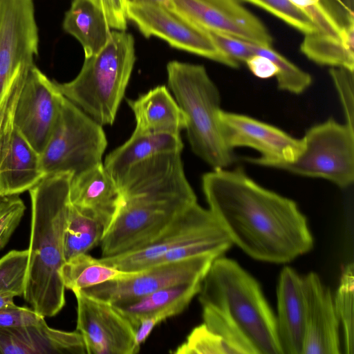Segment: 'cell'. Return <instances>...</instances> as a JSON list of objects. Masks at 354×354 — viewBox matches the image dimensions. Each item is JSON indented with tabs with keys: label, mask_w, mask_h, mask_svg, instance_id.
<instances>
[{
	"label": "cell",
	"mask_w": 354,
	"mask_h": 354,
	"mask_svg": "<svg viewBox=\"0 0 354 354\" xmlns=\"http://www.w3.org/2000/svg\"><path fill=\"white\" fill-rule=\"evenodd\" d=\"M202 187L232 244L252 259L286 263L313 249L308 219L297 204L261 187L243 169H213L203 176Z\"/></svg>",
	"instance_id": "1"
},
{
	"label": "cell",
	"mask_w": 354,
	"mask_h": 354,
	"mask_svg": "<svg viewBox=\"0 0 354 354\" xmlns=\"http://www.w3.org/2000/svg\"><path fill=\"white\" fill-rule=\"evenodd\" d=\"M72 177L71 173L47 175L28 190L30 231L23 297L44 317L55 316L66 304L59 272L66 261L64 237Z\"/></svg>",
	"instance_id": "2"
},
{
	"label": "cell",
	"mask_w": 354,
	"mask_h": 354,
	"mask_svg": "<svg viewBox=\"0 0 354 354\" xmlns=\"http://www.w3.org/2000/svg\"><path fill=\"white\" fill-rule=\"evenodd\" d=\"M202 305L225 311L253 345L257 354H283L276 315L259 281L236 261L216 258L198 293Z\"/></svg>",
	"instance_id": "3"
},
{
	"label": "cell",
	"mask_w": 354,
	"mask_h": 354,
	"mask_svg": "<svg viewBox=\"0 0 354 354\" xmlns=\"http://www.w3.org/2000/svg\"><path fill=\"white\" fill-rule=\"evenodd\" d=\"M136 62L132 35L114 30L102 49L85 58L71 81L55 82L59 91L97 123L111 125L124 96Z\"/></svg>",
	"instance_id": "4"
},
{
	"label": "cell",
	"mask_w": 354,
	"mask_h": 354,
	"mask_svg": "<svg viewBox=\"0 0 354 354\" xmlns=\"http://www.w3.org/2000/svg\"><path fill=\"white\" fill-rule=\"evenodd\" d=\"M167 73L168 86L187 116L185 129L192 151L213 169L227 168L234 156L221 133L220 93L205 68L171 61Z\"/></svg>",
	"instance_id": "5"
},
{
	"label": "cell",
	"mask_w": 354,
	"mask_h": 354,
	"mask_svg": "<svg viewBox=\"0 0 354 354\" xmlns=\"http://www.w3.org/2000/svg\"><path fill=\"white\" fill-rule=\"evenodd\" d=\"M196 203L195 194L152 192L123 198L122 205L100 243L101 257L143 247Z\"/></svg>",
	"instance_id": "6"
},
{
	"label": "cell",
	"mask_w": 354,
	"mask_h": 354,
	"mask_svg": "<svg viewBox=\"0 0 354 354\" xmlns=\"http://www.w3.org/2000/svg\"><path fill=\"white\" fill-rule=\"evenodd\" d=\"M106 146L102 126L64 96L55 129L41 154L44 172L80 174L102 163Z\"/></svg>",
	"instance_id": "7"
},
{
	"label": "cell",
	"mask_w": 354,
	"mask_h": 354,
	"mask_svg": "<svg viewBox=\"0 0 354 354\" xmlns=\"http://www.w3.org/2000/svg\"><path fill=\"white\" fill-rule=\"evenodd\" d=\"M304 149L292 162L277 168L328 180L341 188L354 180V129L333 118L310 127L302 138Z\"/></svg>",
	"instance_id": "8"
},
{
	"label": "cell",
	"mask_w": 354,
	"mask_h": 354,
	"mask_svg": "<svg viewBox=\"0 0 354 354\" xmlns=\"http://www.w3.org/2000/svg\"><path fill=\"white\" fill-rule=\"evenodd\" d=\"M201 242L214 243L228 249L233 245L211 211L196 203L143 247L99 260L122 271L139 272L156 265L171 250Z\"/></svg>",
	"instance_id": "9"
},
{
	"label": "cell",
	"mask_w": 354,
	"mask_h": 354,
	"mask_svg": "<svg viewBox=\"0 0 354 354\" xmlns=\"http://www.w3.org/2000/svg\"><path fill=\"white\" fill-rule=\"evenodd\" d=\"M39 36L32 0H0V107L17 77L34 65Z\"/></svg>",
	"instance_id": "10"
},
{
	"label": "cell",
	"mask_w": 354,
	"mask_h": 354,
	"mask_svg": "<svg viewBox=\"0 0 354 354\" xmlns=\"http://www.w3.org/2000/svg\"><path fill=\"white\" fill-rule=\"evenodd\" d=\"M221 256L207 253L153 265L131 277L108 281L82 291L113 305L127 303L166 287L203 281L212 262Z\"/></svg>",
	"instance_id": "11"
},
{
	"label": "cell",
	"mask_w": 354,
	"mask_h": 354,
	"mask_svg": "<svg viewBox=\"0 0 354 354\" xmlns=\"http://www.w3.org/2000/svg\"><path fill=\"white\" fill-rule=\"evenodd\" d=\"M127 17L147 38L158 37L171 46L231 68L239 64L221 52L207 31L163 6L127 3Z\"/></svg>",
	"instance_id": "12"
},
{
	"label": "cell",
	"mask_w": 354,
	"mask_h": 354,
	"mask_svg": "<svg viewBox=\"0 0 354 354\" xmlns=\"http://www.w3.org/2000/svg\"><path fill=\"white\" fill-rule=\"evenodd\" d=\"M64 95L37 66L28 71L15 106L13 124L40 155L57 123Z\"/></svg>",
	"instance_id": "13"
},
{
	"label": "cell",
	"mask_w": 354,
	"mask_h": 354,
	"mask_svg": "<svg viewBox=\"0 0 354 354\" xmlns=\"http://www.w3.org/2000/svg\"><path fill=\"white\" fill-rule=\"evenodd\" d=\"M77 300V326L86 354H136V328L112 304L73 292Z\"/></svg>",
	"instance_id": "14"
},
{
	"label": "cell",
	"mask_w": 354,
	"mask_h": 354,
	"mask_svg": "<svg viewBox=\"0 0 354 354\" xmlns=\"http://www.w3.org/2000/svg\"><path fill=\"white\" fill-rule=\"evenodd\" d=\"M220 121L223 140L230 149L248 147L261 153L260 157L246 158L253 164L277 168L294 162L304 149L302 138H293L276 127L245 115L222 110Z\"/></svg>",
	"instance_id": "15"
},
{
	"label": "cell",
	"mask_w": 354,
	"mask_h": 354,
	"mask_svg": "<svg viewBox=\"0 0 354 354\" xmlns=\"http://www.w3.org/2000/svg\"><path fill=\"white\" fill-rule=\"evenodd\" d=\"M168 8L205 30L265 47L272 46L266 27L239 0H170Z\"/></svg>",
	"instance_id": "16"
},
{
	"label": "cell",
	"mask_w": 354,
	"mask_h": 354,
	"mask_svg": "<svg viewBox=\"0 0 354 354\" xmlns=\"http://www.w3.org/2000/svg\"><path fill=\"white\" fill-rule=\"evenodd\" d=\"M306 302V329L302 354H339V322L333 295L319 276L303 277Z\"/></svg>",
	"instance_id": "17"
},
{
	"label": "cell",
	"mask_w": 354,
	"mask_h": 354,
	"mask_svg": "<svg viewBox=\"0 0 354 354\" xmlns=\"http://www.w3.org/2000/svg\"><path fill=\"white\" fill-rule=\"evenodd\" d=\"M123 198L151 192L194 193L181 152L158 154L131 167L117 181Z\"/></svg>",
	"instance_id": "18"
},
{
	"label": "cell",
	"mask_w": 354,
	"mask_h": 354,
	"mask_svg": "<svg viewBox=\"0 0 354 354\" xmlns=\"http://www.w3.org/2000/svg\"><path fill=\"white\" fill-rule=\"evenodd\" d=\"M45 176L41 155L14 125L0 135V197L28 191Z\"/></svg>",
	"instance_id": "19"
},
{
	"label": "cell",
	"mask_w": 354,
	"mask_h": 354,
	"mask_svg": "<svg viewBox=\"0 0 354 354\" xmlns=\"http://www.w3.org/2000/svg\"><path fill=\"white\" fill-rule=\"evenodd\" d=\"M69 196L73 206L98 220L106 232L123 204L120 188L103 163L73 176Z\"/></svg>",
	"instance_id": "20"
},
{
	"label": "cell",
	"mask_w": 354,
	"mask_h": 354,
	"mask_svg": "<svg viewBox=\"0 0 354 354\" xmlns=\"http://www.w3.org/2000/svg\"><path fill=\"white\" fill-rule=\"evenodd\" d=\"M78 331L50 327L44 318L36 324L0 328V354H85Z\"/></svg>",
	"instance_id": "21"
},
{
	"label": "cell",
	"mask_w": 354,
	"mask_h": 354,
	"mask_svg": "<svg viewBox=\"0 0 354 354\" xmlns=\"http://www.w3.org/2000/svg\"><path fill=\"white\" fill-rule=\"evenodd\" d=\"M278 336L283 354H302L305 337L306 302L303 277L291 267L280 272L277 287Z\"/></svg>",
	"instance_id": "22"
},
{
	"label": "cell",
	"mask_w": 354,
	"mask_h": 354,
	"mask_svg": "<svg viewBox=\"0 0 354 354\" xmlns=\"http://www.w3.org/2000/svg\"><path fill=\"white\" fill-rule=\"evenodd\" d=\"M136 122L133 132L180 134L187 116L165 85L127 100Z\"/></svg>",
	"instance_id": "23"
},
{
	"label": "cell",
	"mask_w": 354,
	"mask_h": 354,
	"mask_svg": "<svg viewBox=\"0 0 354 354\" xmlns=\"http://www.w3.org/2000/svg\"><path fill=\"white\" fill-rule=\"evenodd\" d=\"M180 134L136 133L105 158L104 166L117 181L132 166L152 156L172 152H182Z\"/></svg>",
	"instance_id": "24"
},
{
	"label": "cell",
	"mask_w": 354,
	"mask_h": 354,
	"mask_svg": "<svg viewBox=\"0 0 354 354\" xmlns=\"http://www.w3.org/2000/svg\"><path fill=\"white\" fill-rule=\"evenodd\" d=\"M63 28L81 44L85 58L100 52L111 35L104 14L91 0H73Z\"/></svg>",
	"instance_id": "25"
},
{
	"label": "cell",
	"mask_w": 354,
	"mask_h": 354,
	"mask_svg": "<svg viewBox=\"0 0 354 354\" xmlns=\"http://www.w3.org/2000/svg\"><path fill=\"white\" fill-rule=\"evenodd\" d=\"M202 281L166 287L133 301L114 305L136 329L140 321L152 314L174 306L186 308L198 295Z\"/></svg>",
	"instance_id": "26"
},
{
	"label": "cell",
	"mask_w": 354,
	"mask_h": 354,
	"mask_svg": "<svg viewBox=\"0 0 354 354\" xmlns=\"http://www.w3.org/2000/svg\"><path fill=\"white\" fill-rule=\"evenodd\" d=\"M300 49L317 64L354 71V26L344 30L341 37L319 32L305 35Z\"/></svg>",
	"instance_id": "27"
},
{
	"label": "cell",
	"mask_w": 354,
	"mask_h": 354,
	"mask_svg": "<svg viewBox=\"0 0 354 354\" xmlns=\"http://www.w3.org/2000/svg\"><path fill=\"white\" fill-rule=\"evenodd\" d=\"M137 272L118 270L85 253L66 261L59 274L65 288L74 292L108 281L125 279Z\"/></svg>",
	"instance_id": "28"
},
{
	"label": "cell",
	"mask_w": 354,
	"mask_h": 354,
	"mask_svg": "<svg viewBox=\"0 0 354 354\" xmlns=\"http://www.w3.org/2000/svg\"><path fill=\"white\" fill-rule=\"evenodd\" d=\"M105 233L104 227L98 220L71 203L64 237L66 261L87 253L101 243Z\"/></svg>",
	"instance_id": "29"
},
{
	"label": "cell",
	"mask_w": 354,
	"mask_h": 354,
	"mask_svg": "<svg viewBox=\"0 0 354 354\" xmlns=\"http://www.w3.org/2000/svg\"><path fill=\"white\" fill-rule=\"evenodd\" d=\"M203 324L219 336L226 354H257L241 328L223 310L211 305H202Z\"/></svg>",
	"instance_id": "30"
},
{
	"label": "cell",
	"mask_w": 354,
	"mask_h": 354,
	"mask_svg": "<svg viewBox=\"0 0 354 354\" xmlns=\"http://www.w3.org/2000/svg\"><path fill=\"white\" fill-rule=\"evenodd\" d=\"M334 306L343 331L346 354L354 353V266L346 264L342 272L338 288L333 295Z\"/></svg>",
	"instance_id": "31"
},
{
	"label": "cell",
	"mask_w": 354,
	"mask_h": 354,
	"mask_svg": "<svg viewBox=\"0 0 354 354\" xmlns=\"http://www.w3.org/2000/svg\"><path fill=\"white\" fill-rule=\"evenodd\" d=\"M249 45L254 55L268 58L278 67L279 73L275 77L279 89L299 95L310 87L313 80L309 73L298 68L271 47H265L251 42H249Z\"/></svg>",
	"instance_id": "32"
},
{
	"label": "cell",
	"mask_w": 354,
	"mask_h": 354,
	"mask_svg": "<svg viewBox=\"0 0 354 354\" xmlns=\"http://www.w3.org/2000/svg\"><path fill=\"white\" fill-rule=\"evenodd\" d=\"M28 250H11L0 259V295H24Z\"/></svg>",
	"instance_id": "33"
},
{
	"label": "cell",
	"mask_w": 354,
	"mask_h": 354,
	"mask_svg": "<svg viewBox=\"0 0 354 354\" xmlns=\"http://www.w3.org/2000/svg\"><path fill=\"white\" fill-rule=\"evenodd\" d=\"M266 10L305 35L319 32L309 17L289 0H243Z\"/></svg>",
	"instance_id": "34"
},
{
	"label": "cell",
	"mask_w": 354,
	"mask_h": 354,
	"mask_svg": "<svg viewBox=\"0 0 354 354\" xmlns=\"http://www.w3.org/2000/svg\"><path fill=\"white\" fill-rule=\"evenodd\" d=\"M174 354H226L221 338L205 324L196 326Z\"/></svg>",
	"instance_id": "35"
},
{
	"label": "cell",
	"mask_w": 354,
	"mask_h": 354,
	"mask_svg": "<svg viewBox=\"0 0 354 354\" xmlns=\"http://www.w3.org/2000/svg\"><path fill=\"white\" fill-rule=\"evenodd\" d=\"M25 210L26 205L19 195L0 197V250L19 225Z\"/></svg>",
	"instance_id": "36"
},
{
	"label": "cell",
	"mask_w": 354,
	"mask_h": 354,
	"mask_svg": "<svg viewBox=\"0 0 354 354\" xmlns=\"http://www.w3.org/2000/svg\"><path fill=\"white\" fill-rule=\"evenodd\" d=\"M329 73L342 104L346 123L354 129L353 71L342 67H332Z\"/></svg>",
	"instance_id": "37"
},
{
	"label": "cell",
	"mask_w": 354,
	"mask_h": 354,
	"mask_svg": "<svg viewBox=\"0 0 354 354\" xmlns=\"http://www.w3.org/2000/svg\"><path fill=\"white\" fill-rule=\"evenodd\" d=\"M289 1L309 17L319 32L341 37L342 28L319 0Z\"/></svg>",
	"instance_id": "38"
},
{
	"label": "cell",
	"mask_w": 354,
	"mask_h": 354,
	"mask_svg": "<svg viewBox=\"0 0 354 354\" xmlns=\"http://www.w3.org/2000/svg\"><path fill=\"white\" fill-rule=\"evenodd\" d=\"M216 47L231 59L239 64L254 55L249 42L221 32L207 30Z\"/></svg>",
	"instance_id": "39"
},
{
	"label": "cell",
	"mask_w": 354,
	"mask_h": 354,
	"mask_svg": "<svg viewBox=\"0 0 354 354\" xmlns=\"http://www.w3.org/2000/svg\"><path fill=\"white\" fill-rule=\"evenodd\" d=\"M44 317L32 308L15 306L0 309V328H13L36 324Z\"/></svg>",
	"instance_id": "40"
},
{
	"label": "cell",
	"mask_w": 354,
	"mask_h": 354,
	"mask_svg": "<svg viewBox=\"0 0 354 354\" xmlns=\"http://www.w3.org/2000/svg\"><path fill=\"white\" fill-rule=\"evenodd\" d=\"M185 308L182 306H174L143 318L135 333V345L137 353L140 351L141 345L145 342L153 329L164 320L181 313Z\"/></svg>",
	"instance_id": "41"
},
{
	"label": "cell",
	"mask_w": 354,
	"mask_h": 354,
	"mask_svg": "<svg viewBox=\"0 0 354 354\" xmlns=\"http://www.w3.org/2000/svg\"><path fill=\"white\" fill-rule=\"evenodd\" d=\"M245 63L249 70L256 77L261 79L276 76L279 73L276 64L264 56L254 55L248 58Z\"/></svg>",
	"instance_id": "42"
},
{
	"label": "cell",
	"mask_w": 354,
	"mask_h": 354,
	"mask_svg": "<svg viewBox=\"0 0 354 354\" xmlns=\"http://www.w3.org/2000/svg\"><path fill=\"white\" fill-rule=\"evenodd\" d=\"M330 15L337 21H348L354 17V0H319Z\"/></svg>",
	"instance_id": "43"
},
{
	"label": "cell",
	"mask_w": 354,
	"mask_h": 354,
	"mask_svg": "<svg viewBox=\"0 0 354 354\" xmlns=\"http://www.w3.org/2000/svg\"><path fill=\"white\" fill-rule=\"evenodd\" d=\"M115 19L114 28L117 30H125L127 24V0H109Z\"/></svg>",
	"instance_id": "44"
},
{
	"label": "cell",
	"mask_w": 354,
	"mask_h": 354,
	"mask_svg": "<svg viewBox=\"0 0 354 354\" xmlns=\"http://www.w3.org/2000/svg\"><path fill=\"white\" fill-rule=\"evenodd\" d=\"M104 14L111 28L115 27L113 12L109 0H91Z\"/></svg>",
	"instance_id": "45"
},
{
	"label": "cell",
	"mask_w": 354,
	"mask_h": 354,
	"mask_svg": "<svg viewBox=\"0 0 354 354\" xmlns=\"http://www.w3.org/2000/svg\"><path fill=\"white\" fill-rule=\"evenodd\" d=\"M127 3L153 5L168 8L170 3V0H127Z\"/></svg>",
	"instance_id": "46"
}]
</instances>
